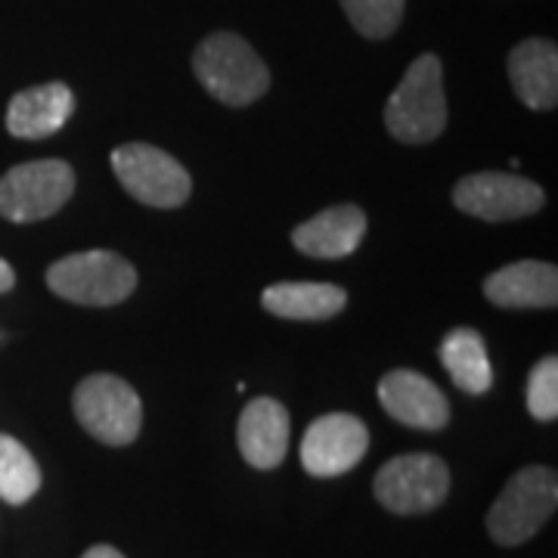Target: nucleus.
<instances>
[{
  "instance_id": "obj_1",
  "label": "nucleus",
  "mask_w": 558,
  "mask_h": 558,
  "mask_svg": "<svg viewBox=\"0 0 558 558\" xmlns=\"http://www.w3.org/2000/svg\"><path fill=\"white\" fill-rule=\"evenodd\" d=\"M193 72L223 106H248L270 87V72L255 47L233 32H215L202 40L193 53Z\"/></svg>"
},
{
  "instance_id": "obj_4",
  "label": "nucleus",
  "mask_w": 558,
  "mask_h": 558,
  "mask_svg": "<svg viewBox=\"0 0 558 558\" xmlns=\"http://www.w3.org/2000/svg\"><path fill=\"white\" fill-rule=\"evenodd\" d=\"M47 286L65 301L87 307H109L134 292L137 274L121 255L97 248V252H78L57 260L47 270Z\"/></svg>"
},
{
  "instance_id": "obj_6",
  "label": "nucleus",
  "mask_w": 558,
  "mask_h": 558,
  "mask_svg": "<svg viewBox=\"0 0 558 558\" xmlns=\"http://www.w3.org/2000/svg\"><path fill=\"white\" fill-rule=\"evenodd\" d=\"M75 193V171L62 159L25 161L0 178V218L32 223L57 215Z\"/></svg>"
},
{
  "instance_id": "obj_16",
  "label": "nucleus",
  "mask_w": 558,
  "mask_h": 558,
  "mask_svg": "<svg viewBox=\"0 0 558 558\" xmlns=\"http://www.w3.org/2000/svg\"><path fill=\"white\" fill-rule=\"evenodd\" d=\"M366 236V215L357 205H332L319 211L317 218L304 220L295 227L292 242L301 255L311 258H348Z\"/></svg>"
},
{
  "instance_id": "obj_14",
  "label": "nucleus",
  "mask_w": 558,
  "mask_h": 558,
  "mask_svg": "<svg viewBox=\"0 0 558 558\" xmlns=\"http://www.w3.org/2000/svg\"><path fill=\"white\" fill-rule=\"evenodd\" d=\"M512 90L531 109H556L558 102V47L546 38H527L509 53Z\"/></svg>"
},
{
  "instance_id": "obj_13",
  "label": "nucleus",
  "mask_w": 558,
  "mask_h": 558,
  "mask_svg": "<svg viewBox=\"0 0 558 558\" xmlns=\"http://www.w3.org/2000/svg\"><path fill=\"white\" fill-rule=\"evenodd\" d=\"M289 410L274 398H255L240 416V453L255 469H277L289 450Z\"/></svg>"
},
{
  "instance_id": "obj_23",
  "label": "nucleus",
  "mask_w": 558,
  "mask_h": 558,
  "mask_svg": "<svg viewBox=\"0 0 558 558\" xmlns=\"http://www.w3.org/2000/svg\"><path fill=\"white\" fill-rule=\"evenodd\" d=\"M81 558H124L116 546H90Z\"/></svg>"
},
{
  "instance_id": "obj_10",
  "label": "nucleus",
  "mask_w": 558,
  "mask_h": 558,
  "mask_svg": "<svg viewBox=\"0 0 558 558\" xmlns=\"http://www.w3.org/2000/svg\"><path fill=\"white\" fill-rule=\"evenodd\" d=\"M369 450V432L351 413H329L311 422L301 440V465L314 478H336L357 465Z\"/></svg>"
},
{
  "instance_id": "obj_3",
  "label": "nucleus",
  "mask_w": 558,
  "mask_h": 558,
  "mask_svg": "<svg viewBox=\"0 0 558 558\" xmlns=\"http://www.w3.org/2000/svg\"><path fill=\"white\" fill-rule=\"evenodd\" d=\"M558 506V475L546 465H527L512 475L487 512V534L499 546H521L553 519Z\"/></svg>"
},
{
  "instance_id": "obj_15",
  "label": "nucleus",
  "mask_w": 558,
  "mask_h": 558,
  "mask_svg": "<svg viewBox=\"0 0 558 558\" xmlns=\"http://www.w3.org/2000/svg\"><path fill=\"white\" fill-rule=\"evenodd\" d=\"M484 295L497 307H556L558 270L546 260H515L484 279Z\"/></svg>"
},
{
  "instance_id": "obj_18",
  "label": "nucleus",
  "mask_w": 558,
  "mask_h": 558,
  "mask_svg": "<svg viewBox=\"0 0 558 558\" xmlns=\"http://www.w3.org/2000/svg\"><path fill=\"white\" fill-rule=\"evenodd\" d=\"M440 363L450 373L453 385L469 395H484L494 385V366L487 357V344L475 329H453L440 344Z\"/></svg>"
},
{
  "instance_id": "obj_5",
  "label": "nucleus",
  "mask_w": 558,
  "mask_h": 558,
  "mask_svg": "<svg viewBox=\"0 0 558 558\" xmlns=\"http://www.w3.org/2000/svg\"><path fill=\"white\" fill-rule=\"evenodd\" d=\"M72 407L84 432L100 444L128 447L137 440L140 425H143V403L137 391L119 376H109V373L87 376L75 388Z\"/></svg>"
},
{
  "instance_id": "obj_17",
  "label": "nucleus",
  "mask_w": 558,
  "mask_h": 558,
  "mask_svg": "<svg viewBox=\"0 0 558 558\" xmlns=\"http://www.w3.org/2000/svg\"><path fill=\"white\" fill-rule=\"evenodd\" d=\"M260 304L282 319H329L344 311L348 292L332 282H277L264 289Z\"/></svg>"
},
{
  "instance_id": "obj_12",
  "label": "nucleus",
  "mask_w": 558,
  "mask_h": 558,
  "mask_svg": "<svg viewBox=\"0 0 558 558\" xmlns=\"http://www.w3.org/2000/svg\"><path fill=\"white\" fill-rule=\"evenodd\" d=\"M75 112V94L69 84L50 81L16 94L7 106V131L20 140H40L57 134Z\"/></svg>"
},
{
  "instance_id": "obj_2",
  "label": "nucleus",
  "mask_w": 558,
  "mask_h": 558,
  "mask_svg": "<svg viewBox=\"0 0 558 558\" xmlns=\"http://www.w3.org/2000/svg\"><path fill=\"white\" fill-rule=\"evenodd\" d=\"M385 124L400 143H432L447 128L444 69L435 53H422L410 62L395 94L385 106Z\"/></svg>"
},
{
  "instance_id": "obj_7",
  "label": "nucleus",
  "mask_w": 558,
  "mask_h": 558,
  "mask_svg": "<svg viewBox=\"0 0 558 558\" xmlns=\"http://www.w3.org/2000/svg\"><path fill=\"white\" fill-rule=\"evenodd\" d=\"M376 499L395 515H422L438 509L450 494V469L435 453L388 459L376 475Z\"/></svg>"
},
{
  "instance_id": "obj_19",
  "label": "nucleus",
  "mask_w": 558,
  "mask_h": 558,
  "mask_svg": "<svg viewBox=\"0 0 558 558\" xmlns=\"http://www.w3.org/2000/svg\"><path fill=\"white\" fill-rule=\"evenodd\" d=\"M40 469L35 457L10 435H0V499L22 506L38 494Z\"/></svg>"
},
{
  "instance_id": "obj_9",
  "label": "nucleus",
  "mask_w": 558,
  "mask_h": 558,
  "mask_svg": "<svg viewBox=\"0 0 558 558\" xmlns=\"http://www.w3.org/2000/svg\"><path fill=\"white\" fill-rule=\"evenodd\" d=\"M453 202L459 211L481 220H519L543 208V190L534 180L519 174H469L457 183Z\"/></svg>"
},
{
  "instance_id": "obj_8",
  "label": "nucleus",
  "mask_w": 558,
  "mask_h": 558,
  "mask_svg": "<svg viewBox=\"0 0 558 558\" xmlns=\"http://www.w3.org/2000/svg\"><path fill=\"white\" fill-rule=\"evenodd\" d=\"M112 171L119 183L143 205L178 208L190 199L193 180L174 156L149 143H124L112 153Z\"/></svg>"
},
{
  "instance_id": "obj_20",
  "label": "nucleus",
  "mask_w": 558,
  "mask_h": 558,
  "mask_svg": "<svg viewBox=\"0 0 558 558\" xmlns=\"http://www.w3.org/2000/svg\"><path fill=\"white\" fill-rule=\"evenodd\" d=\"M341 10L363 38L373 40L395 35L403 20V0H341Z\"/></svg>"
},
{
  "instance_id": "obj_22",
  "label": "nucleus",
  "mask_w": 558,
  "mask_h": 558,
  "mask_svg": "<svg viewBox=\"0 0 558 558\" xmlns=\"http://www.w3.org/2000/svg\"><path fill=\"white\" fill-rule=\"evenodd\" d=\"M13 282H16V274H13V267H10L7 260L0 258V292H10V289H13Z\"/></svg>"
},
{
  "instance_id": "obj_11",
  "label": "nucleus",
  "mask_w": 558,
  "mask_h": 558,
  "mask_svg": "<svg viewBox=\"0 0 558 558\" xmlns=\"http://www.w3.org/2000/svg\"><path fill=\"white\" fill-rule=\"evenodd\" d=\"M379 400L385 413L400 425L438 432L450 422V403L432 379L413 369H395L379 381Z\"/></svg>"
},
{
  "instance_id": "obj_21",
  "label": "nucleus",
  "mask_w": 558,
  "mask_h": 558,
  "mask_svg": "<svg viewBox=\"0 0 558 558\" xmlns=\"http://www.w3.org/2000/svg\"><path fill=\"white\" fill-rule=\"evenodd\" d=\"M527 410L539 422L558 416V360L543 357L527 376Z\"/></svg>"
}]
</instances>
